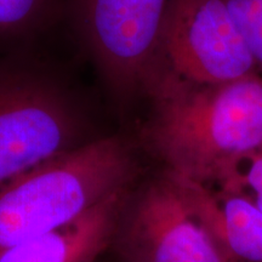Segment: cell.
Listing matches in <instances>:
<instances>
[{"label": "cell", "mask_w": 262, "mask_h": 262, "mask_svg": "<svg viewBox=\"0 0 262 262\" xmlns=\"http://www.w3.org/2000/svg\"><path fill=\"white\" fill-rule=\"evenodd\" d=\"M127 199L129 188L114 193L78 220L10 248L0 262H95L116 238Z\"/></svg>", "instance_id": "cell-7"}, {"label": "cell", "mask_w": 262, "mask_h": 262, "mask_svg": "<svg viewBox=\"0 0 262 262\" xmlns=\"http://www.w3.org/2000/svg\"><path fill=\"white\" fill-rule=\"evenodd\" d=\"M258 73L228 0L173 2L157 78L168 74L188 83L220 84Z\"/></svg>", "instance_id": "cell-6"}, {"label": "cell", "mask_w": 262, "mask_h": 262, "mask_svg": "<svg viewBox=\"0 0 262 262\" xmlns=\"http://www.w3.org/2000/svg\"><path fill=\"white\" fill-rule=\"evenodd\" d=\"M181 180L227 260L262 262V211L238 195Z\"/></svg>", "instance_id": "cell-8"}, {"label": "cell", "mask_w": 262, "mask_h": 262, "mask_svg": "<svg viewBox=\"0 0 262 262\" xmlns=\"http://www.w3.org/2000/svg\"><path fill=\"white\" fill-rule=\"evenodd\" d=\"M205 186L244 198L262 211V149L241 156Z\"/></svg>", "instance_id": "cell-10"}, {"label": "cell", "mask_w": 262, "mask_h": 262, "mask_svg": "<svg viewBox=\"0 0 262 262\" xmlns=\"http://www.w3.org/2000/svg\"><path fill=\"white\" fill-rule=\"evenodd\" d=\"M175 0H68L63 27L119 103L146 98L162 63Z\"/></svg>", "instance_id": "cell-4"}, {"label": "cell", "mask_w": 262, "mask_h": 262, "mask_svg": "<svg viewBox=\"0 0 262 262\" xmlns=\"http://www.w3.org/2000/svg\"><path fill=\"white\" fill-rule=\"evenodd\" d=\"M116 237L125 262H229L185 182L168 171L127 199Z\"/></svg>", "instance_id": "cell-5"}, {"label": "cell", "mask_w": 262, "mask_h": 262, "mask_svg": "<svg viewBox=\"0 0 262 262\" xmlns=\"http://www.w3.org/2000/svg\"><path fill=\"white\" fill-rule=\"evenodd\" d=\"M68 0H0V49L39 44L63 27Z\"/></svg>", "instance_id": "cell-9"}, {"label": "cell", "mask_w": 262, "mask_h": 262, "mask_svg": "<svg viewBox=\"0 0 262 262\" xmlns=\"http://www.w3.org/2000/svg\"><path fill=\"white\" fill-rule=\"evenodd\" d=\"M228 4L262 73V0H228Z\"/></svg>", "instance_id": "cell-11"}, {"label": "cell", "mask_w": 262, "mask_h": 262, "mask_svg": "<svg viewBox=\"0 0 262 262\" xmlns=\"http://www.w3.org/2000/svg\"><path fill=\"white\" fill-rule=\"evenodd\" d=\"M146 100L140 145L172 175L210 185L233 160L262 149V73L220 84L160 74Z\"/></svg>", "instance_id": "cell-1"}, {"label": "cell", "mask_w": 262, "mask_h": 262, "mask_svg": "<svg viewBox=\"0 0 262 262\" xmlns=\"http://www.w3.org/2000/svg\"><path fill=\"white\" fill-rule=\"evenodd\" d=\"M133 143L107 135L19 173L0 186V255L81 217L136 175Z\"/></svg>", "instance_id": "cell-3"}, {"label": "cell", "mask_w": 262, "mask_h": 262, "mask_svg": "<svg viewBox=\"0 0 262 262\" xmlns=\"http://www.w3.org/2000/svg\"><path fill=\"white\" fill-rule=\"evenodd\" d=\"M77 78L42 42L0 49V186L95 140Z\"/></svg>", "instance_id": "cell-2"}]
</instances>
